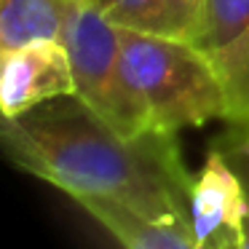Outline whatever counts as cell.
<instances>
[{
	"instance_id": "1",
	"label": "cell",
	"mask_w": 249,
	"mask_h": 249,
	"mask_svg": "<svg viewBox=\"0 0 249 249\" xmlns=\"http://www.w3.org/2000/svg\"><path fill=\"white\" fill-rule=\"evenodd\" d=\"M3 145L19 169L72 201L107 198L153 220L188 222L193 177L174 137H126L78 94L3 118Z\"/></svg>"
},
{
	"instance_id": "2",
	"label": "cell",
	"mask_w": 249,
	"mask_h": 249,
	"mask_svg": "<svg viewBox=\"0 0 249 249\" xmlns=\"http://www.w3.org/2000/svg\"><path fill=\"white\" fill-rule=\"evenodd\" d=\"M225 113V86L212 56L185 38L121 27V56L105 107L121 134L177 137Z\"/></svg>"
},
{
	"instance_id": "3",
	"label": "cell",
	"mask_w": 249,
	"mask_h": 249,
	"mask_svg": "<svg viewBox=\"0 0 249 249\" xmlns=\"http://www.w3.org/2000/svg\"><path fill=\"white\" fill-rule=\"evenodd\" d=\"M75 75V94L105 115L121 56V27L91 0H67L62 35Z\"/></svg>"
},
{
	"instance_id": "4",
	"label": "cell",
	"mask_w": 249,
	"mask_h": 249,
	"mask_svg": "<svg viewBox=\"0 0 249 249\" xmlns=\"http://www.w3.org/2000/svg\"><path fill=\"white\" fill-rule=\"evenodd\" d=\"M67 94H75V75L59 38L0 49V110L6 121Z\"/></svg>"
},
{
	"instance_id": "5",
	"label": "cell",
	"mask_w": 249,
	"mask_h": 249,
	"mask_svg": "<svg viewBox=\"0 0 249 249\" xmlns=\"http://www.w3.org/2000/svg\"><path fill=\"white\" fill-rule=\"evenodd\" d=\"M249 214V193L222 153H209L193 177L188 222L198 249H238Z\"/></svg>"
},
{
	"instance_id": "6",
	"label": "cell",
	"mask_w": 249,
	"mask_h": 249,
	"mask_svg": "<svg viewBox=\"0 0 249 249\" xmlns=\"http://www.w3.org/2000/svg\"><path fill=\"white\" fill-rule=\"evenodd\" d=\"M75 204L83 206L121 244V249H198L188 222L153 220L107 198H78Z\"/></svg>"
},
{
	"instance_id": "7",
	"label": "cell",
	"mask_w": 249,
	"mask_h": 249,
	"mask_svg": "<svg viewBox=\"0 0 249 249\" xmlns=\"http://www.w3.org/2000/svg\"><path fill=\"white\" fill-rule=\"evenodd\" d=\"M67 0H0V49L59 38Z\"/></svg>"
},
{
	"instance_id": "8",
	"label": "cell",
	"mask_w": 249,
	"mask_h": 249,
	"mask_svg": "<svg viewBox=\"0 0 249 249\" xmlns=\"http://www.w3.org/2000/svg\"><path fill=\"white\" fill-rule=\"evenodd\" d=\"M249 30V0H201L198 17L188 38L198 51L214 59Z\"/></svg>"
},
{
	"instance_id": "9",
	"label": "cell",
	"mask_w": 249,
	"mask_h": 249,
	"mask_svg": "<svg viewBox=\"0 0 249 249\" xmlns=\"http://www.w3.org/2000/svg\"><path fill=\"white\" fill-rule=\"evenodd\" d=\"M214 67L222 78L228 97L225 121L249 142V30L214 56Z\"/></svg>"
},
{
	"instance_id": "10",
	"label": "cell",
	"mask_w": 249,
	"mask_h": 249,
	"mask_svg": "<svg viewBox=\"0 0 249 249\" xmlns=\"http://www.w3.org/2000/svg\"><path fill=\"white\" fill-rule=\"evenodd\" d=\"M91 3L102 14H107L118 27L174 38L166 0H91Z\"/></svg>"
},
{
	"instance_id": "11",
	"label": "cell",
	"mask_w": 249,
	"mask_h": 249,
	"mask_svg": "<svg viewBox=\"0 0 249 249\" xmlns=\"http://www.w3.org/2000/svg\"><path fill=\"white\" fill-rule=\"evenodd\" d=\"M198 6L201 0H166L174 38H188L190 27H193L196 17H198Z\"/></svg>"
},
{
	"instance_id": "12",
	"label": "cell",
	"mask_w": 249,
	"mask_h": 249,
	"mask_svg": "<svg viewBox=\"0 0 249 249\" xmlns=\"http://www.w3.org/2000/svg\"><path fill=\"white\" fill-rule=\"evenodd\" d=\"M238 249H249V214H247V228H244V241Z\"/></svg>"
}]
</instances>
